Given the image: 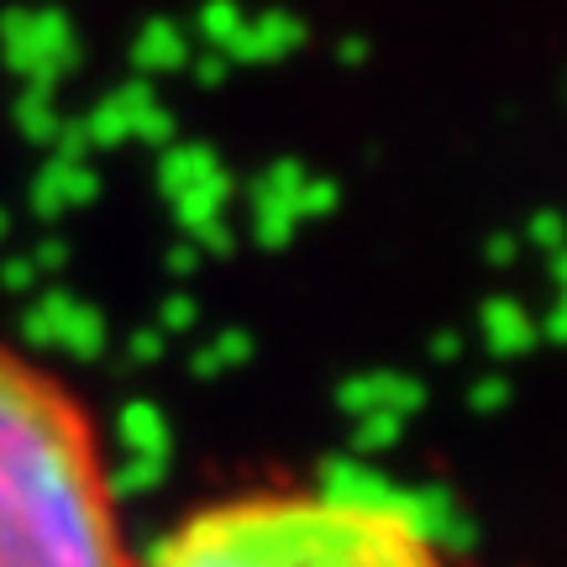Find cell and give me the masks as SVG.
Listing matches in <instances>:
<instances>
[{"mask_svg":"<svg viewBox=\"0 0 567 567\" xmlns=\"http://www.w3.org/2000/svg\"><path fill=\"white\" fill-rule=\"evenodd\" d=\"M0 567H132L90 410L11 342H0Z\"/></svg>","mask_w":567,"mask_h":567,"instance_id":"cell-1","label":"cell"},{"mask_svg":"<svg viewBox=\"0 0 567 567\" xmlns=\"http://www.w3.org/2000/svg\"><path fill=\"white\" fill-rule=\"evenodd\" d=\"M142 567H452V557L394 499L284 484L200 505Z\"/></svg>","mask_w":567,"mask_h":567,"instance_id":"cell-2","label":"cell"},{"mask_svg":"<svg viewBox=\"0 0 567 567\" xmlns=\"http://www.w3.org/2000/svg\"><path fill=\"white\" fill-rule=\"evenodd\" d=\"M0 42H6L11 63L32 69V74L69 69V59H74V32H69L63 11H6L0 17Z\"/></svg>","mask_w":567,"mask_h":567,"instance_id":"cell-3","label":"cell"},{"mask_svg":"<svg viewBox=\"0 0 567 567\" xmlns=\"http://www.w3.org/2000/svg\"><path fill=\"white\" fill-rule=\"evenodd\" d=\"M184 59V32L174 21H153V27H142L137 38V63L147 69H179Z\"/></svg>","mask_w":567,"mask_h":567,"instance_id":"cell-4","label":"cell"},{"mask_svg":"<svg viewBox=\"0 0 567 567\" xmlns=\"http://www.w3.org/2000/svg\"><path fill=\"white\" fill-rule=\"evenodd\" d=\"M247 27V11L243 6H231V0H210V6H200V32L216 42H237V32Z\"/></svg>","mask_w":567,"mask_h":567,"instance_id":"cell-5","label":"cell"}]
</instances>
